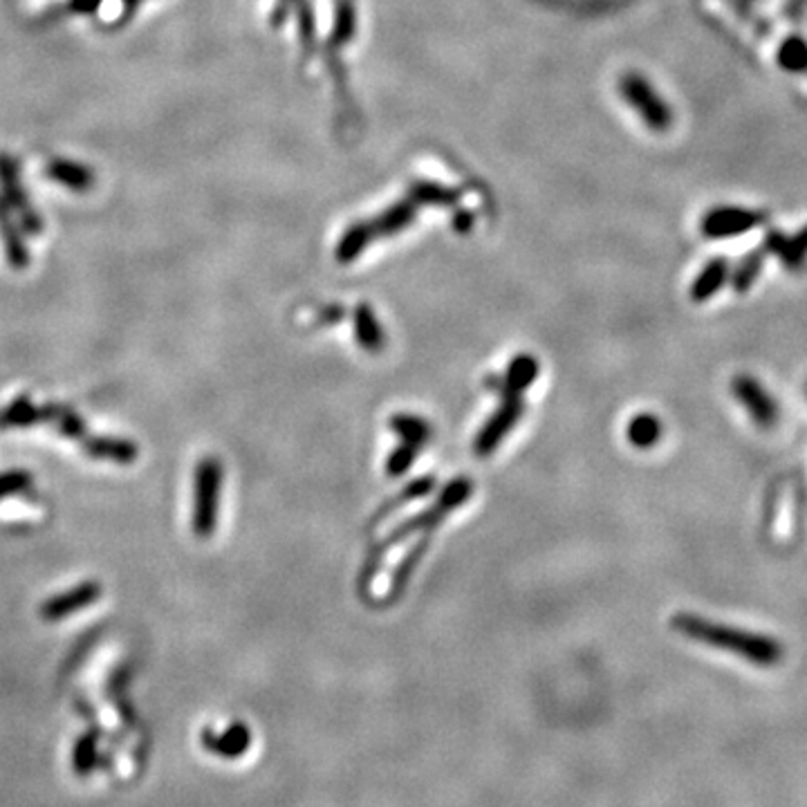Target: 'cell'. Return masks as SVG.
<instances>
[{
  "label": "cell",
  "mask_w": 807,
  "mask_h": 807,
  "mask_svg": "<svg viewBox=\"0 0 807 807\" xmlns=\"http://www.w3.org/2000/svg\"><path fill=\"white\" fill-rule=\"evenodd\" d=\"M671 626L684 637L718 648V651L738 655L749 664L760 666V669H772L783 660V644L763 633L718 624V621L691 615V612L675 615L671 619Z\"/></svg>",
  "instance_id": "1"
},
{
  "label": "cell",
  "mask_w": 807,
  "mask_h": 807,
  "mask_svg": "<svg viewBox=\"0 0 807 807\" xmlns=\"http://www.w3.org/2000/svg\"><path fill=\"white\" fill-rule=\"evenodd\" d=\"M222 478H225L222 462L213 456L202 458L196 469H193L191 530L198 538H204V541L218 530Z\"/></svg>",
  "instance_id": "2"
},
{
  "label": "cell",
  "mask_w": 807,
  "mask_h": 807,
  "mask_svg": "<svg viewBox=\"0 0 807 807\" xmlns=\"http://www.w3.org/2000/svg\"><path fill=\"white\" fill-rule=\"evenodd\" d=\"M471 494H473V485H471L469 478H456L453 482H449V485L442 489L440 498L433 503V507L424 509L422 514L408 518V521H404L400 527H395V530H393L391 534H388L386 541H384L382 545H379L373 554H370V561L382 559V556H379V554L386 552L388 547H393L395 543L404 541V538H408V536L415 534V532H429V530H433L435 525L442 523L444 516L451 514L453 509H458Z\"/></svg>",
  "instance_id": "3"
},
{
  "label": "cell",
  "mask_w": 807,
  "mask_h": 807,
  "mask_svg": "<svg viewBox=\"0 0 807 807\" xmlns=\"http://www.w3.org/2000/svg\"><path fill=\"white\" fill-rule=\"evenodd\" d=\"M0 196H3L0 200L7 204V209L16 213L14 218L23 227L25 234L41 236V213L32 204L30 196H27V189L21 180V164L9 153H0Z\"/></svg>",
  "instance_id": "4"
},
{
  "label": "cell",
  "mask_w": 807,
  "mask_h": 807,
  "mask_svg": "<svg viewBox=\"0 0 807 807\" xmlns=\"http://www.w3.org/2000/svg\"><path fill=\"white\" fill-rule=\"evenodd\" d=\"M619 90L651 131L664 133L673 126V113L669 104L657 95L655 88L644 77H639V74H626L619 83Z\"/></svg>",
  "instance_id": "5"
},
{
  "label": "cell",
  "mask_w": 807,
  "mask_h": 807,
  "mask_svg": "<svg viewBox=\"0 0 807 807\" xmlns=\"http://www.w3.org/2000/svg\"><path fill=\"white\" fill-rule=\"evenodd\" d=\"M731 395L736 397L740 406L751 417V422L758 424L760 429H772V426H776L778 417H781V406H778L776 397L754 375L740 373L731 379Z\"/></svg>",
  "instance_id": "6"
},
{
  "label": "cell",
  "mask_w": 807,
  "mask_h": 807,
  "mask_svg": "<svg viewBox=\"0 0 807 807\" xmlns=\"http://www.w3.org/2000/svg\"><path fill=\"white\" fill-rule=\"evenodd\" d=\"M523 411H525L523 395L503 397V404L496 408V413L489 417L485 426H482L476 435V442H473V451H476V456H480V458L491 456V453L498 449V444L507 438L509 431H512L518 424V420H521Z\"/></svg>",
  "instance_id": "7"
},
{
  "label": "cell",
  "mask_w": 807,
  "mask_h": 807,
  "mask_svg": "<svg viewBox=\"0 0 807 807\" xmlns=\"http://www.w3.org/2000/svg\"><path fill=\"white\" fill-rule=\"evenodd\" d=\"M767 220L765 211L745 207H716L702 218V234L711 240H725L758 229Z\"/></svg>",
  "instance_id": "8"
},
{
  "label": "cell",
  "mask_w": 807,
  "mask_h": 807,
  "mask_svg": "<svg viewBox=\"0 0 807 807\" xmlns=\"http://www.w3.org/2000/svg\"><path fill=\"white\" fill-rule=\"evenodd\" d=\"M101 592H104V588H101L99 581H81L74 588L61 592V595L45 599L41 604V617L45 621H61L70 615H77L79 610L97 604Z\"/></svg>",
  "instance_id": "9"
},
{
  "label": "cell",
  "mask_w": 807,
  "mask_h": 807,
  "mask_svg": "<svg viewBox=\"0 0 807 807\" xmlns=\"http://www.w3.org/2000/svg\"><path fill=\"white\" fill-rule=\"evenodd\" d=\"M0 243H3L7 263L12 265L16 272H21V269L30 265V252H27L23 238V227L18 225L14 213L7 209V204L3 200H0Z\"/></svg>",
  "instance_id": "10"
},
{
  "label": "cell",
  "mask_w": 807,
  "mask_h": 807,
  "mask_svg": "<svg viewBox=\"0 0 807 807\" xmlns=\"http://www.w3.org/2000/svg\"><path fill=\"white\" fill-rule=\"evenodd\" d=\"M45 175L52 182H57L74 193H86L95 187V171L77 160H66V157H54V160H50L48 166H45Z\"/></svg>",
  "instance_id": "11"
},
{
  "label": "cell",
  "mask_w": 807,
  "mask_h": 807,
  "mask_svg": "<svg viewBox=\"0 0 807 807\" xmlns=\"http://www.w3.org/2000/svg\"><path fill=\"white\" fill-rule=\"evenodd\" d=\"M765 252L781 258V263L790 269H799L807 261V227L796 236H785L781 231H772L765 238Z\"/></svg>",
  "instance_id": "12"
},
{
  "label": "cell",
  "mask_w": 807,
  "mask_h": 807,
  "mask_svg": "<svg viewBox=\"0 0 807 807\" xmlns=\"http://www.w3.org/2000/svg\"><path fill=\"white\" fill-rule=\"evenodd\" d=\"M52 411H54L52 404L36 406L30 397L21 395V397H16V400L9 402V406H5L3 411H0V426H3V429H9V426L25 429V426L50 422Z\"/></svg>",
  "instance_id": "13"
},
{
  "label": "cell",
  "mask_w": 807,
  "mask_h": 807,
  "mask_svg": "<svg viewBox=\"0 0 807 807\" xmlns=\"http://www.w3.org/2000/svg\"><path fill=\"white\" fill-rule=\"evenodd\" d=\"M538 373H541V364H538L532 355H527V352H523V355H516L507 366V373L503 377V388H500V397L523 395L527 388L536 382Z\"/></svg>",
  "instance_id": "14"
},
{
  "label": "cell",
  "mask_w": 807,
  "mask_h": 807,
  "mask_svg": "<svg viewBox=\"0 0 807 807\" xmlns=\"http://www.w3.org/2000/svg\"><path fill=\"white\" fill-rule=\"evenodd\" d=\"M83 451L90 458L108 460L115 462V465H131L139 456L137 444L122 438H90L83 444Z\"/></svg>",
  "instance_id": "15"
},
{
  "label": "cell",
  "mask_w": 807,
  "mask_h": 807,
  "mask_svg": "<svg viewBox=\"0 0 807 807\" xmlns=\"http://www.w3.org/2000/svg\"><path fill=\"white\" fill-rule=\"evenodd\" d=\"M729 281V261L727 258H713L707 265L702 267V272L695 276V281L691 285V299L695 303L709 301L711 296H716L722 285Z\"/></svg>",
  "instance_id": "16"
},
{
  "label": "cell",
  "mask_w": 807,
  "mask_h": 807,
  "mask_svg": "<svg viewBox=\"0 0 807 807\" xmlns=\"http://www.w3.org/2000/svg\"><path fill=\"white\" fill-rule=\"evenodd\" d=\"M352 319H355L352 326H355V337L361 348L366 352H382L386 348L384 328L368 303H359Z\"/></svg>",
  "instance_id": "17"
},
{
  "label": "cell",
  "mask_w": 807,
  "mask_h": 807,
  "mask_svg": "<svg viewBox=\"0 0 807 807\" xmlns=\"http://www.w3.org/2000/svg\"><path fill=\"white\" fill-rule=\"evenodd\" d=\"M765 258H767L765 247H758L747 256H742L734 269H729V281L736 294H747L751 287H754L758 276L763 274Z\"/></svg>",
  "instance_id": "18"
},
{
  "label": "cell",
  "mask_w": 807,
  "mask_h": 807,
  "mask_svg": "<svg viewBox=\"0 0 807 807\" xmlns=\"http://www.w3.org/2000/svg\"><path fill=\"white\" fill-rule=\"evenodd\" d=\"M388 426H391V431L397 435V438H402V442H411V444H417V447H422V444H426L433 438V429L429 426V422H424L422 417H417V415L397 413L391 417Z\"/></svg>",
  "instance_id": "19"
},
{
  "label": "cell",
  "mask_w": 807,
  "mask_h": 807,
  "mask_svg": "<svg viewBox=\"0 0 807 807\" xmlns=\"http://www.w3.org/2000/svg\"><path fill=\"white\" fill-rule=\"evenodd\" d=\"M776 61L785 72L807 74V41L799 34L787 36V39L778 45Z\"/></svg>",
  "instance_id": "20"
},
{
  "label": "cell",
  "mask_w": 807,
  "mask_h": 807,
  "mask_svg": "<svg viewBox=\"0 0 807 807\" xmlns=\"http://www.w3.org/2000/svg\"><path fill=\"white\" fill-rule=\"evenodd\" d=\"M628 440L637 449H651L662 440V424L651 413H642L630 420L628 424Z\"/></svg>",
  "instance_id": "21"
},
{
  "label": "cell",
  "mask_w": 807,
  "mask_h": 807,
  "mask_svg": "<svg viewBox=\"0 0 807 807\" xmlns=\"http://www.w3.org/2000/svg\"><path fill=\"white\" fill-rule=\"evenodd\" d=\"M373 238H375V234H373V229H370V225H364V222H361V225H352L339 240L337 261L339 263L355 261L357 256L364 254V249L368 247V243Z\"/></svg>",
  "instance_id": "22"
},
{
  "label": "cell",
  "mask_w": 807,
  "mask_h": 807,
  "mask_svg": "<svg viewBox=\"0 0 807 807\" xmlns=\"http://www.w3.org/2000/svg\"><path fill=\"white\" fill-rule=\"evenodd\" d=\"M411 220H413L411 202H402L397 204V207L388 209L375 225H370V229H373L375 236H393L397 231H402Z\"/></svg>",
  "instance_id": "23"
},
{
  "label": "cell",
  "mask_w": 807,
  "mask_h": 807,
  "mask_svg": "<svg viewBox=\"0 0 807 807\" xmlns=\"http://www.w3.org/2000/svg\"><path fill=\"white\" fill-rule=\"evenodd\" d=\"M50 422L57 424V431L63 435V438H70V440L86 438V424H83L79 413L72 411V408H68V406H54Z\"/></svg>",
  "instance_id": "24"
},
{
  "label": "cell",
  "mask_w": 807,
  "mask_h": 807,
  "mask_svg": "<svg viewBox=\"0 0 807 807\" xmlns=\"http://www.w3.org/2000/svg\"><path fill=\"white\" fill-rule=\"evenodd\" d=\"M417 453H420V447L411 442H402L400 447H397L391 456L386 460V473L391 478L397 476H404V473L413 467V462L417 460Z\"/></svg>",
  "instance_id": "25"
},
{
  "label": "cell",
  "mask_w": 807,
  "mask_h": 807,
  "mask_svg": "<svg viewBox=\"0 0 807 807\" xmlns=\"http://www.w3.org/2000/svg\"><path fill=\"white\" fill-rule=\"evenodd\" d=\"M32 487V473L23 469H9L0 473V500L25 494Z\"/></svg>",
  "instance_id": "26"
},
{
  "label": "cell",
  "mask_w": 807,
  "mask_h": 807,
  "mask_svg": "<svg viewBox=\"0 0 807 807\" xmlns=\"http://www.w3.org/2000/svg\"><path fill=\"white\" fill-rule=\"evenodd\" d=\"M216 745H218V749L225 751L227 756L243 754V751H245L247 745H249V731H247L243 725L229 727V729L225 731V734H222V738L216 740Z\"/></svg>",
  "instance_id": "27"
},
{
  "label": "cell",
  "mask_w": 807,
  "mask_h": 807,
  "mask_svg": "<svg viewBox=\"0 0 807 807\" xmlns=\"http://www.w3.org/2000/svg\"><path fill=\"white\" fill-rule=\"evenodd\" d=\"M433 485H435L433 478H420V480L411 482V485L402 491V496L397 498V505H404V503H408V500H415V498H424L426 494H431Z\"/></svg>",
  "instance_id": "28"
},
{
  "label": "cell",
  "mask_w": 807,
  "mask_h": 807,
  "mask_svg": "<svg viewBox=\"0 0 807 807\" xmlns=\"http://www.w3.org/2000/svg\"><path fill=\"white\" fill-rule=\"evenodd\" d=\"M422 552H424V543L420 547H415V552L408 554V559L400 565V568H397L395 579H393V590H400V588L406 586V581H408V577H411V572H413L415 563H417V559H420Z\"/></svg>",
  "instance_id": "29"
},
{
  "label": "cell",
  "mask_w": 807,
  "mask_h": 807,
  "mask_svg": "<svg viewBox=\"0 0 807 807\" xmlns=\"http://www.w3.org/2000/svg\"><path fill=\"white\" fill-rule=\"evenodd\" d=\"M101 3H104V0H72L70 9L77 14H92V12H97Z\"/></svg>",
  "instance_id": "30"
},
{
  "label": "cell",
  "mask_w": 807,
  "mask_h": 807,
  "mask_svg": "<svg viewBox=\"0 0 807 807\" xmlns=\"http://www.w3.org/2000/svg\"><path fill=\"white\" fill-rule=\"evenodd\" d=\"M124 3V9H126V14H133L135 9H137V5L142 3V0H122Z\"/></svg>",
  "instance_id": "31"
}]
</instances>
